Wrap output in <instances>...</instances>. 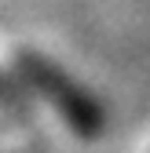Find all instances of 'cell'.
Segmentation results:
<instances>
[{
	"mask_svg": "<svg viewBox=\"0 0 150 153\" xmlns=\"http://www.w3.org/2000/svg\"><path fill=\"white\" fill-rule=\"evenodd\" d=\"M146 153H150V146H146Z\"/></svg>",
	"mask_w": 150,
	"mask_h": 153,
	"instance_id": "obj_3",
	"label": "cell"
},
{
	"mask_svg": "<svg viewBox=\"0 0 150 153\" xmlns=\"http://www.w3.org/2000/svg\"><path fill=\"white\" fill-rule=\"evenodd\" d=\"M0 66L15 76V84L26 91V99L44 102L48 113L70 131V135L95 139L103 131V109H99V102L92 99L55 59H48L44 51H37L29 44H8Z\"/></svg>",
	"mask_w": 150,
	"mask_h": 153,
	"instance_id": "obj_1",
	"label": "cell"
},
{
	"mask_svg": "<svg viewBox=\"0 0 150 153\" xmlns=\"http://www.w3.org/2000/svg\"><path fill=\"white\" fill-rule=\"evenodd\" d=\"M26 106H29L26 91L15 84V76L4 66H0V113H4V117H15V120H29Z\"/></svg>",
	"mask_w": 150,
	"mask_h": 153,
	"instance_id": "obj_2",
	"label": "cell"
}]
</instances>
